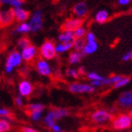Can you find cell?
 I'll list each match as a JSON object with an SVG mask.
<instances>
[{
	"mask_svg": "<svg viewBox=\"0 0 132 132\" xmlns=\"http://www.w3.org/2000/svg\"><path fill=\"white\" fill-rule=\"evenodd\" d=\"M111 126L113 129L115 130L128 129L132 127V119L130 118L129 114L120 113L113 117L111 121Z\"/></svg>",
	"mask_w": 132,
	"mask_h": 132,
	"instance_id": "1",
	"label": "cell"
},
{
	"mask_svg": "<svg viewBox=\"0 0 132 132\" xmlns=\"http://www.w3.org/2000/svg\"><path fill=\"white\" fill-rule=\"evenodd\" d=\"M23 61L22 56L21 53L18 51H12L10 53V55L7 58L5 64V72L7 74H11V72L13 71L14 68H16L18 66L21 65Z\"/></svg>",
	"mask_w": 132,
	"mask_h": 132,
	"instance_id": "2",
	"label": "cell"
},
{
	"mask_svg": "<svg viewBox=\"0 0 132 132\" xmlns=\"http://www.w3.org/2000/svg\"><path fill=\"white\" fill-rule=\"evenodd\" d=\"M40 55H41L42 59H44L46 61L55 58L57 55L55 43L53 41H50V40L44 42V44L40 47Z\"/></svg>",
	"mask_w": 132,
	"mask_h": 132,
	"instance_id": "3",
	"label": "cell"
},
{
	"mask_svg": "<svg viewBox=\"0 0 132 132\" xmlns=\"http://www.w3.org/2000/svg\"><path fill=\"white\" fill-rule=\"evenodd\" d=\"M113 117L114 116L110 111H107L105 110H97L92 113L91 120L94 122V124L104 125L112 121Z\"/></svg>",
	"mask_w": 132,
	"mask_h": 132,
	"instance_id": "4",
	"label": "cell"
},
{
	"mask_svg": "<svg viewBox=\"0 0 132 132\" xmlns=\"http://www.w3.org/2000/svg\"><path fill=\"white\" fill-rule=\"evenodd\" d=\"M44 24V19H43V13L41 11H36L34 13L31 15L29 19V28H30V32L36 33L39 32L43 28Z\"/></svg>",
	"mask_w": 132,
	"mask_h": 132,
	"instance_id": "5",
	"label": "cell"
},
{
	"mask_svg": "<svg viewBox=\"0 0 132 132\" xmlns=\"http://www.w3.org/2000/svg\"><path fill=\"white\" fill-rule=\"evenodd\" d=\"M95 88L91 84H84V83H72L69 85V91L73 94H86V93H93Z\"/></svg>",
	"mask_w": 132,
	"mask_h": 132,
	"instance_id": "6",
	"label": "cell"
},
{
	"mask_svg": "<svg viewBox=\"0 0 132 132\" xmlns=\"http://www.w3.org/2000/svg\"><path fill=\"white\" fill-rule=\"evenodd\" d=\"M117 106L121 109H128L132 107V91L123 92L118 97Z\"/></svg>",
	"mask_w": 132,
	"mask_h": 132,
	"instance_id": "7",
	"label": "cell"
},
{
	"mask_svg": "<svg viewBox=\"0 0 132 132\" xmlns=\"http://www.w3.org/2000/svg\"><path fill=\"white\" fill-rule=\"evenodd\" d=\"M35 68L39 73V75H41L43 77H49L51 73H52L50 64L44 59H40V60L36 61Z\"/></svg>",
	"mask_w": 132,
	"mask_h": 132,
	"instance_id": "8",
	"label": "cell"
},
{
	"mask_svg": "<svg viewBox=\"0 0 132 132\" xmlns=\"http://www.w3.org/2000/svg\"><path fill=\"white\" fill-rule=\"evenodd\" d=\"M14 14L12 10L0 11V28H6L11 25L14 21Z\"/></svg>",
	"mask_w": 132,
	"mask_h": 132,
	"instance_id": "9",
	"label": "cell"
},
{
	"mask_svg": "<svg viewBox=\"0 0 132 132\" xmlns=\"http://www.w3.org/2000/svg\"><path fill=\"white\" fill-rule=\"evenodd\" d=\"M83 20L81 18H70L66 20L64 24L61 26L62 31H75L79 27H82Z\"/></svg>",
	"mask_w": 132,
	"mask_h": 132,
	"instance_id": "10",
	"label": "cell"
},
{
	"mask_svg": "<svg viewBox=\"0 0 132 132\" xmlns=\"http://www.w3.org/2000/svg\"><path fill=\"white\" fill-rule=\"evenodd\" d=\"M37 54V49L34 45H29V46L26 47L25 49L21 50V56H22L23 61L26 62H30L34 60Z\"/></svg>",
	"mask_w": 132,
	"mask_h": 132,
	"instance_id": "11",
	"label": "cell"
},
{
	"mask_svg": "<svg viewBox=\"0 0 132 132\" xmlns=\"http://www.w3.org/2000/svg\"><path fill=\"white\" fill-rule=\"evenodd\" d=\"M20 95L24 97L29 96L33 92V86L28 80H22L18 85Z\"/></svg>",
	"mask_w": 132,
	"mask_h": 132,
	"instance_id": "12",
	"label": "cell"
},
{
	"mask_svg": "<svg viewBox=\"0 0 132 132\" xmlns=\"http://www.w3.org/2000/svg\"><path fill=\"white\" fill-rule=\"evenodd\" d=\"M12 11H13L14 18L18 22L25 23L29 18V12L28 11H26L25 9L15 8V9H12Z\"/></svg>",
	"mask_w": 132,
	"mask_h": 132,
	"instance_id": "13",
	"label": "cell"
},
{
	"mask_svg": "<svg viewBox=\"0 0 132 132\" xmlns=\"http://www.w3.org/2000/svg\"><path fill=\"white\" fill-rule=\"evenodd\" d=\"M73 12L76 15L77 18H82L88 12V7L84 2H78L74 6L73 8Z\"/></svg>",
	"mask_w": 132,
	"mask_h": 132,
	"instance_id": "14",
	"label": "cell"
},
{
	"mask_svg": "<svg viewBox=\"0 0 132 132\" xmlns=\"http://www.w3.org/2000/svg\"><path fill=\"white\" fill-rule=\"evenodd\" d=\"M74 47V42L71 43H59L56 44V52L57 54H63Z\"/></svg>",
	"mask_w": 132,
	"mask_h": 132,
	"instance_id": "15",
	"label": "cell"
},
{
	"mask_svg": "<svg viewBox=\"0 0 132 132\" xmlns=\"http://www.w3.org/2000/svg\"><path fill=\"white\" fill-rule=\"evenodd\" d=\"M58 38L60 43H71L76 40L74 31H62Z\"/></svg>",
	"mask_w": 132,
	"mask_h": 132,
	"instance_id": "16",
	"label": "cell"
},
{
	"mask_svg": "<svg viewBox=\"0 0 132 132\" xmlns=\"http://www.w3.org/2000/svg\"><path fill=\"white\" fill-rule=\"evenodd\" d=\"M109 18H110V14L105 10H101V11H97V13L95 14V17H94L95 22L98 23V24H104L109 20Z\"/></svg>",
	"mask_w": 132,
	"mask_h": 132,
	"instance_id": "17",
	"label": "cell"
},
{
	"mask_svg": "<svg viewBox=\"0 0 132 132\" xmlns=\"http://www.w3.org/2000/svg\"><path fill=\"white\" fill-rule=\"evenodd\" d=\"M97 48H98V44H97L96 42H94V43H86L84 49L82 51V54L84 56L94 54L97 50Z\"/></svg>",
	"mask_w": 132,
	"mask_h": 132,
	"instance_id": "18",
	"label": "cell"
},
{
	"mask_svg": "<svg viewBox=\"0 0 132 132\" xmlns=\"http://www.w3.org/2000/svg\"><path fill=\"white\" fill-rule=\"evenodd\" d=\"M82 52H77V51H75V52H72L70 55H69L68 58V62L72 65L74 64H77L78 62H80V61L82 60L83 57Z\"/></svg>",
	"mask_w": 132,
	"mask_h": 132,
	"instance_id": "19",
	"label": "cell"
},
{
	"mask_svg": "<svg viewBox=\"0 0 132 132\" xmlns=\"http://www.w3.org/2000/svg\"><path fill=\"white\" fill-rule=\"evenodd\" d=\"M30 32V28L28 23H20L13 30V34H25Z\"/></svg>",
	"mask_w": 132,
	"mask_h": 132,
	"instance_id": "20",
	"label": "cell"
},
{
	"mask_svg": "<svg viewBox=\"0 0 132 132\" xmlns=\"http://www.w3.org/2000/svg\"><path fill=\"white\" fill-rule=\"evenodd\" d=\"M0 4L2 5H10L11 7H13V9L15 8H22L23 0H0Z\"/></svg>",
	"mask_w": 132,
	"mask_h": 132,
	"instance_id": "21",
	"label": "cell"
},
{
	"mask_svg": "<svg viewBox=\"0 0 132 132\" xmlns=\"http://www.w3.org/2000/svg\"><path fill=\"white\" fill-rule=\"evenodd\" d=\"M85 44H86V40L84 38L76 39L74 41V47H73V48H75V51L82 52L83 49H84Z\"/></svg>",
	"mask_w": 132,
	"mask_h": 132,
	"instance_id": "22",
	"label": "cell"
},
{
	"mask_svg": "<svg viewBox=\"0 0 132 132\" xmlns=\"http://www.w3.org/2000/svg\"><path fill=\"white\" fill-rule=\"evenodd\" d=\"M123 77H124L123 76H112V77H110L105 78L102 82H103V85H107V86L114 85V84H116L118 81H120Z\"/></svg>",
	"mask_w": 132,
	"mask_h": 132,
	"instance_id": "23",
	"label": "cell"
},
{
	"mask_svg": "<svg viewBox=\"0 0 132 132\" xmlns=\"http://www.w3.org/2000/svg\"><path fill=\"white\" fill-rule=\"evenodd\" d=\"M56 120H57V119L55 118L54 113H53L52 110H50L49 112L47 113V115L45 116V118H44V122H45V124H46L47 127H50V128H52V127L55 125Z\"/></svg>",
	"mask_w": 132,
	"mask_h": 132,
	"instance_id": "24",
	"label": "cell"
},
{
	"mask_svg": "<svg viewBox=\"0 0 132 132\" xmlns=\"http://www.w3.org/2000/svg\"><path fill=\"white\" fill-rule=\"evenodd\" d=\"M31 45V42L28 38H26V37H23V38L19 39L18 42H17V46L20 50L25 49L26 47Z\"/></svg>",
	"mask_w": 132,
	"mask_h": 132,
	"instance_id": "25",
	"label": "cell"
},
{
	"mask_svg": "<svg viewBox=\"0 0 132 132\" xmlns=\"http://www.w3.org/2000/svg\"><path fill=\"white\" fill-rule=\"evenodd\" d=\"M53 113H54V116H55V118L58 120V119H61V118H63L65 116L68 115V110H64V109H54L52 110Z\"/></svg>",
	"mask_w": 132,
	"mask_h": 132,
	"instance_id": "26",
	"label": "cell"
},
{
	"mask_svg": "<svg viewBox=\"0 0 132 132\" xmlns=\"http://www.w3.org/2000/svg\"><path fill=\"white\" fill-rule=\"evenodd\" d=\"M44 110V106L40 103H34V104H29L27 106V110H28V112L31 111H37V110Z\"/></svg>",
	"mask_w": 132,
	"mask_h": 132,
	"instance_id": "27",
	"label": "cell"
},
{
	"mask_svg": "<svg viewBox=\"0 0 132 132\" xmlns=\"http://www.w3.org/2000/svg\"><path fill=\"white\" fill-rule=\"evenodd\" d=\"M87 34V30L84 27H79L78 28H77L76 30L74 31V35L76 39H81L84 38Z\"/></svg>",
	"mask_w": 132,
	"mask_h": 132,
	"instance_id": "28",
	"label": "cell"
},
{
	"mask_svg": "<svg viewBox=\"0 0 132 132\" xmlns=\"http://www.w3.org/2000/svg\"><path fill=\"white\" fill-rule=\"evenodd\" d=\"M87 77H88L91 81H94V80L103 81V80L105 79L102 76H100V75L97 74V73H95V72H89V73H87Z\"/></svg>",
	"mask_w": 132,
	"mask_h": 132,
	"instance_id": "29",
	"label": "cell"
},
{
	"mask_svg": "<svg viewBox=\"0 0 132 132\" xmlns=\"http://www.w3.org/2000/svg\"><path fill=\"white\" fill-rule=\"evenodd\" d=\"M129 82H130V77H124L121 80H120V81H118V82L116 83V84H114V85H113V87H114L115 89L122 88V87H124V86L127 85V84H128Z\"/></svg>",
	"mask_w": 132,
	"mask_h": 132,
	"instance_id": "30",
	"label": "cell"
},
{
	"mask_svg": "<svg viewBox=\"0 0 132 132\" xmlns=\"http://www.w3.org/2000/svg\"><path fill=\"white\" fill-rule=\"evenodd\" d=\"M11 128V124L6 120H0V132L10 131Z\"/></svg>",
	"mask_w": 132,
	"mask_h": 132,
	"instance_id": "31",
	"label": "cell"
},
{
	"mask_svg": "<svg viewBox=\"0 0 132 132\" xmlns=\"http://www.w3.org/2000/svg\"><path fill=\"white\" fill-rule=\"evenodd\" d=\"M79 72L78 70H76V69L70 68L66 71V76L69 77H72V78H77L78 76H79Z\"/></svg>",
	"mask_w": 132,
	"mask_h": 132,
	"instance_id": "32",
	"label": "cell"
},
{
	"mask_svg": "<svg viewBox=\"0 0 132 132\" xmlns=\"http://www.w3.org/2000/svg\"><path fill=\"white\" fill-rule=\"evenodd\" d=\"M42 114H43V111H42V110H37V111H31V112H28V116H29L32 120H34V121H38V120H40L42 117Z\"/></svg>",
	"mask_w": 132,
	"mask_h": 132,
	"instance_id": "33",
	"label": "cell"
},
{
	"mask_svg": "<svg viewBox=\"0 0 132 132\" xmlns=\"http://www.w3.org/2000/svg\"><path fill=\"white\" fill-rule=\"evenodd\" d=\"M85 40H86V43H94V42H96L95 41V35H94L93 32H87L85 36Z\"/></svg>",
	"mask_w": 132,
	"mask_h": 132,
	"instance_id": "34",
	"label": "cell"
},
{
	"mask_svg": "<svg viewBox=\"0 0 132 132\" xmlns=\"http://www.w3.org/2000/svg\"><path fill=\"white\" fill-rule=\"evenodd\" d=\"M11 112L7 109H3L0 108V116H4V117H11Z\"/></svg>",
	"mask_w": 132,
	"mask_h": 132,
	"instance_id": "35",
	"label": "cell"
},
{
	"mask_svg": "<svg viewBox=\"0 0 132 132\" xmlns=\"http://www.w3.org/2000/svg\"><path fill=\"white\" fill-rule=\"evenodd\" d=\"M91 85L94 88L96 87H101L103 85V82L102 81H99V80H94V81H91Z\"/></svg>",
	"mask_w": 132,
	"mask_h": 132,
	"instance_id": "36",
	"label": "cell"
},
{
	"mask_svg": "<svg viewBox=\"0 0 132 132\" xmlns=\"http://www.w3.org/2000/svg\"><path fill=\"white\" fill-rule=\"evenodd\" d=\"M21 131L22 132H39L36 129L32 128V127H23L21 128Z\"/></svg>",
	"mask_w": 132,
	"mask_h": 132,
	"instance_id": "37",
	"label": "cell"
},
{
	"mask_svg": "<svg viewBox=\"0 0 132 132\" xmlns=\"http://www.w3.org/2000/svg\"><path fill=\"white\" fill-rule=\"evenodd\" d=\"M131 58H132V53L128 52V53H127V54H125V55L123 56V61H129V60H131Z\"/></svg>",
	"mask_w": 132,
	"mask_h": 132,
	"instance_id": "38",
	"label": "cell"
},
{
	"mask_svg": "<svg viewBox=\"0 0 132 132\" xmlns=\"http://www.w3.org/2000/svg\"><path fill=\"white\" fill-rule=\"evenodd\" d=\"M15 104L18 106V107H22L23 106V100H22V97L21 96H18L15 98Z\"/></svg>",
	"mask_w": 132,
	"mask_h": 132,
	"instance_id": "39",
	"label": "cell"
},
{
	"mask_svg": "<svg viewBox=\"0 0 132 132\" xmlns=\"http://www.w3.org/2000/svg\"><path fill=\"white\" fill-rule=\"evenodd\" d=\"M130 1H131V0H118V3L120 4V5L125 6V5H127Z\"/></svg>",
	"mask_w": 132,
	"mask_h": 132,
	"instance_id": "40",
	"label": "cell"
},
{
	"mask_svg": "<svg viewBox=\"0 0 132 132\" xmlns=\"http://www.w3.org/2000/svg\"><path fill=\"white\" fill-rule=\"evenodd\" d=\"M51 129H52L53 131H59V130H61V128H60V127H59V126H57V125H54Z\"/></svg>",
	"mask_w": 132,
	"mask_h": 132,
	"instance_id": "41",
	"label": "cell"
},
{
	"mask_svg": "<svg viewBox=\"0 0 132 132\" xmlns=\"http://www.w3.org/2000/svg\"><path fill=\"white\" fill-rule=\"evenodd\" d=\"M78 72H79L80 75H81V74H84V73H85V69H84V68H80L79 70H78Z\"/></svg>",
	"mask_w": 132,
	"mask_h": 132,
	"instance_id": "42",
	"label": "cell"
},
{
	"mask_svg": "<svg viewBox=\"0 0 132 132\" xmlns=\"http://www.w3.org/2000/svg\"><path fill=\"white\" fill-rule=\"evenodd\" d=\"M129 116H130V118L132 119V110H130L129 111Z\"/></svg>",
	"mask_w": 132,
	"mask_h": 132,
	"instance_id": "43",
	"label": "cell"
},
{
	"mask_svg": "<svg viewBox=\"0 0 132 132\" xmlns=\"http://www.w3.org/2000/svg\"><path fill=\"white\" fill-rule=\"evenodd\" d=\"M54 132H62L61 130H59V131H54Z\"/></svg>",
	"mask_w": 132,
	"mask_h": 132,
	"instance_id": "44",
	"label": "cell"
},
{
	"mask_svg": "<svg viewBox=\"0 0 132 132\" xmlns=\"http://www.w3.org/2000/svg\"><path fill=\"white\" fill-rule=\"evenodd\" d=\"M0 50H1V46H0Z\"/></svg>",
	"mask_w": 132,
	"mask_h": 132,
	"instance_id": "45",
	"label": "cell"
},
{
	"mask_svg": "<svg viewBox=\"0 0 132 132\" xmlns=\"http://www.w3.org/2000/svg\"><path fill=\"white\" fill-rule=\"evenodd\" d=\"M131 53H132V51H131ZM131 59H132V58H131Z\"/></svg>",
	"mask_w": 132,
	"mask_h": 132,
	"instance_id": "46",
	"label": "cell"
}]
</instances>
